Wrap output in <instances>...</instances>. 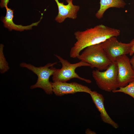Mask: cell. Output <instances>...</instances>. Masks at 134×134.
<instances>
[{
	"label": "cell",
	"instance_id": "3",
	"mask_svg": "<svg viewBox=\"0 0 134 134\" xmlns=\"http://www.w3.org/2000/svg\"><path fill=\"white\" fill-rule=\"evenodd\" d=\"M57 62L48 63L43 66L36 67L33 65L26 63H22L20 66L25 68L31 70L36 74L38 77L36 82L31 85V89L39 88L43 89L48 95L52 94L53 92L51 82L49 79L50 76L52 75L56 68L53 66L56 64Z\"/></svg>",
	"mask_w": 134,
	"mask_h": 134
},
{
	"label": "cell",
	"instance_id": "10",
	"mask_svg": "<svg viewBox=\"0 0 134 134\" xmlns=\"http://www.w3.org/2000/svg\"><path fill=\"white\" fill-rule=\"evenodd\" d=\"M96 108L100 113L102 121L111 126L116 129L119 127L118 124L113 120L108 115L105 108L104 102V98L103 95L95 91H92L89 94Z\"/></svg>",
	"mask_w": 134,
	"mask_h": 134
},
{
	"label": "cell",
	"instance_id": "18",
	"mask_svg": "<svg viewBox=\"0 0 134 134\" xmlns=\"http://www.w3.org/2000/svg\"><path fill=\"white\" fill-rule=\"evenodd\" d=\"M85 133L86 134H96L95 132L91 131L89 129H87L86 130Z\"/></svg>",
	"mask_w": 134,
	"mask_h": 134
},
{
	"label": "cell",
	"instance_id": "9",
	"mask_svg": "<svg viewBox=\"0 0 134 134\" xmlns=\"http://www.w3.org/2000/svg\"><path fill=\"white\" fill-rule=\"evenodd\" d=\"M57 3L58 13L55 18V20L61 23L63 22L67 18L73 19L77 17V13L80 7L73 4V0H66L67 4L65 5L63 2H60L58 0H54Z\"/></svg>",
	"mask_w": 134,
	"mask_h": 134
},
{
	"label": "cell",
	"instance_id": "5",
	"mask_svg": "<svg viewBox=\"0 0 134 134\" xmlns=\"http://www.w3.org/2000/svg\"><path fill=\"white\" fill-rule=\"evenodd\" d=\"M118 68L116 62H112L103 71L93 70L92 76L99 88L110 92L118 88L117 82Z\"/></svg>",
	"mask_w": 134,
	"mask_h": 134
},
{
	"label": "cell",
	"instance_id": "16",
	"mask_svg": "<svg viewBox=\"0 0 134 134\" xmlns=\"http://www.w3.org/2000/svg\"><path fill=\"white\" fill-rule=\"evenodd\" d=\"M132 45L131 51L129 53L130 56H132L134 53V39H133L130 42Z\"/></svg>",
	"mask_w": 134,
	"mask_h": 134
},
{
	"label": "cell",
	"instance_id": "6",
	"mask_svg": "<svg viewBox=\"0 0 134 134\" xmlns=\"http://www.w3.org/2000/svg\"><path fill=\"white\" fill-rule=\"evenodd\" d=\"M102 47L107 57L111 63L115 62L121 56L129 54L132 45L119 42L116 37L112 36L101 43Z\"/></svg>",
	"mask_w": 134,
	"mask_h": 134
},
{
	"label": "cell",
	"instance_id": "7",
	"mask_svg": "<svg viewBox=\"0 0 134 134\" xmlns=\"http://www.w3.org/2000/svg\"><path fill=\"white\" fill-rule=\"evenodd\" d=\"M118 68L117 82L119 88L134 81V70L126 55L118 57L116 61Z\"/></svg>",
	"mask_w": 134,
	"mask_h": 134
},
{
	"label": "cell",
	"instance_id": "11",
	"mask_svg": "<svg viewBox=\"0 0 134 134\" xmlns=\"http://www.w3.org/2000/svg\"><path fill=\"white\" fill-rule=\"evenodd\" d=\"M5 8L6 10V16L2 18V21L4 23V26L7 28L9 31H12L13 30L22 31L25 30H31L33 26H37L42 18L43 13H42L40 20L37 22L33 23L31 25L27 26L16 25L13 22V21L14 10L8 8L7 6H6Z\"/></svg>",
	"mask_w": 134,
	"mask_h": 134
},
{
	"label": "cell",
	"instance_id": "14",
	"mask_svg": "<svg viewBox=\"0 0 134 134\" xmlns=\"http://www.w3.org/2000/svg\"><path fill=\"white\" fill-rule=\"evenodd\" d=\"M112 92L114 93L122 92L129 95L134 99V81L125 87H120L119 89L114 90Z\"/></svg>",
	"mask_w": 134,
	"mask_h": 134
},
{
	"label": "cell",
	"instance_id": "13",
	"mask_svg": "<svg viewBox=\"0 0 134 134\" xmlns=\"http://www.w3.org/2000/svg\"><path fill=\"white\" fill-rule=\"evenodd\" d=\"M4 45L1 44L0 45V72L3 74L7 72L10 68L6 60L3 53Z\"/></svg>",
	"mask_w": 134,
	"mask_h": 134
},
{
	"label": "cell",
	"instance_id": "17",
	"mask_svg": "<svg viewBox=\"0 0 134 134\" xmlns=\"http://www.w3.org/2000/svg\"><path fill=\"white\" fill-rule=\"evenodd\" d=\"M132 58L130 59L131 64L132 67L134 70V53Z\"/></svg>",
	"mask_w": 134,
	"mask_h": 134
},
{
	"label": "cell",
	"instance_id": "15",
	"mask_svg": "<svg viewBox=\"0 0 134 134\" xmlns=\"http://www.w3.org/2000/svg\"><path fill=\"white\" fill-rule=\"evenodd\" d=\"M9 0H1L0 3V6L2 8L5 7L7 6Z\"/></svg>",
	"mask_w": 134,
	"mask_h": 134
},
{
	"label": "cell",
	"instance_id": "4",
	"mask_svg": "<svg viewBox=\"0 0 134 134\" xmlns=\"http://www.w3.org/2000/svg\"><path fill=\"white\" fill-rule=\"evenodd\" d=\"M55 56L61 64L62 67L60 69H55L52 75L53 82H66L72 79L76 78L88 83H91V80L80 77L75 72L76 69L78 67L82 66L90 67V64L81 61L71 64L59 55H55Z\"/></svg>",
	"mask_w": 134,
	"mask_h": 134
},
{
	"label": "cell",
	"instance_id": "2",
	"mask_svg": "<svg viewBox=\"0 0 134 134\" xmlns=\"http://www.w3.org/2000/svg\"><path fill=\"white\" fill-rule=\"evenodd\" d=\"M77 57L78 60L90 65L92 68L106 70L112 63L106 56L101 43L88 46Z\"/></svg>",
	"mask_w": 134,
	"mask_h": 134
},
{
	"label": "cell",
	"instance_id": "8",
	"mask_svg": "<svg viewBox=\"0 0 134 134\" xmlns=\"http://www.w3.org/2000/svg\"><path fill=\"white\" fill-rule=\"evenodd\" d=\"M53 92L57 96L83 92L89 94L92 91L87 86L76 82H51Z\"/></svg>",
	"mask_w": 134,
	"mask_h": 134
},
{
	"label": "cell",
	"instance_id": "12",
	"mask_svg": "<svg viewBox=\"0 0 134 134\" xmlns=\"http://www.w3.org/2000/svg\"><path fill=\"white\" fill-rule=\"evenodd\" d=\"M100 7L95 14L98 19L101 18L106 11L111 7L123 8L126 4L123 0H100Z\"/></svg>",
	"mask_w": 134,
	"mask_h": 134
},
{
	"label": "cell",
	"instance_id": "1",
	"mask_svg": "<svg viewBox=\"0 0 134 134\" xmlns=\"http://www.w3.org/2000/svg\"><path fill=\"white\" fill-rule=\"evenodd\" d=\"M120 34L119 30L102 24L84 31L76 32L74 34L77 41L71 48L70 56L72 58H77L81 51L86 47L101 43L111 37H116Z\"/></svg>",
	"mask_w": 134,
	"mask_h": 134
}]
</instances>
